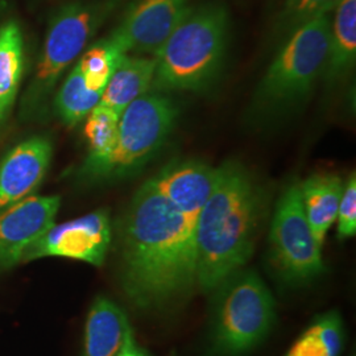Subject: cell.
<instances>
[{
  "label": "cell",
  "instance_id": "obj_1",
  "mask_svg": "<svg viewBox=\"0 0 356 356\" xmlns=\"http://www.w3.org/2000/svg\"><path fill=\"white\" fill-rule=\"evenodd\" d=\"M120 284L143 310H165L197 284L195 227L145 181L119 225Z\"/></svg>",
  "mask_w": 356,
  "mask_h": 356
},
{
  "label": "cell",
  "instance_id": "obj_2",
  "mask_svg": "<svg viewBox=\"0 0 356 356\" xmlns=\"http://www.w3.org/2000/svg\"><path fill=\"white\" fill-rule=\"evenodd\" d=\"M216 189L195 223L197 284L211 292L254 254L267 195L239 163H225Z\"/></svg>",
  "mask_w": 356,
  "mask_h": 356
},
{
  "label": "cell",
  "instance_id": "obj_3",
  "mask_svg": "<svg viewBox=\"0 0 356 356\" xmlns=\"http://www.w3.org/2000/svg\"><path fill=\"white\" fill-rule=\"evenodd\" d=\"M229 15L219 3L189 8L154 56L151 91H200L216 81L229 45Z\"/></svg>",
  "mask_w": 356,
  "mask_h": 356
},
{
  "label": "cell",
  "instance_id": "obj_4",
  "mask_svg": "<svg viewBox=\"0 0 356 356\" xmlns=\"http://www.w3.org/2000/svg\"><path fill=\"white\" fill-rule=\"evenodd\" d=\"M331 13L297 26L284 40L256 90L251 114L268 124L297 111L323 76L330 44Z\"/></svg>",
  "mask_w": 356,
  "mask_h": 356
},
{
  "label": "cell",
  "instance_id": "obj_5",
  "mask_svg": "<svg viewBox=\"0 0 356 356\" xmlns=\"http://www.w3.org/2000/svg\"><path fill=\"white\" fill-rule=\"evenodd\" d=\"M122 0H74L51 16L33 76L20 104L24 120L44 118L53 91Z\"/></svg>",
  "mask_w": 356,
  "mask_h": 356
},
{
  "label": "cell",
  "instance_id": "obj_6",
  "mask_svg": "<svg viewBox=\"0 0 356 356\" xmlns=\"http://www.w3.org/2000/svg\"><path fill=\"white\" fill-rule=\"evenodd\" d=\"M210 338L218 356H239L261 343L276 322V302L254 269H239L216 286Z\"/></svg>",
  "mask_w": 356,
  "mask_h": 356
},
{
  "label": "cell",
  "instance_id": "obj_7",
  "mask_svg": "<svg viewBox=\"0 0 356 356\" xmlns=\"http://www.w3.org/2000/svg\"><path fill=\"white\" fill-rule=\"evenodd\" d=\"M177 114L175 103L163 92L141 95L120 114L113 153L97 165L79 168L76 177L85 185H99L135 175L163 147Z\"/></svg>",
  "mask_w": 356,
  "mask_h": 356
},
{
  "label": "cell",
  "instance_id": "obj_8",
  "mask_svg": "<svg viewBox=\"0 0 356 356\" xmlns=\"http://www.w3.org/2000/svg\"><path fill=\"white\" fill-rule=\"evenodd\" d=\"M268 261L272 272L288 286H301L323 272L322 247L306 219L300 182L291 184L277 201L270 222Z\"/></svg>",
  "mask_w": 356,
  "mask_h": 356
},
{
  "label": "cell",
  "instance_id": "obj_9",
  "mask_svg": "<svg viewBox=\"0 0 356 356\" xmlns=\"http://www.w3.org/2000/svg\"><path fill=\"white\" fill-rule=\"evenodd\" d=\"M111 220L107 210H97L61 225H53L26 250L22 261L58 256L101 267L111 244Z\"/></svg>",
  "mask_w": 356,
  "mask_h": 356
},
{
  "label": "cell",
  "instance_id": "obj_10",
  "mask_svg": "<svg viewBox=\"0 0 356 356\" xmlns=\"http://www.w3.org/2000/svg\"><path fill=\"white\" fill-rule=\"evenodd\" d=\"M189 8V0H139L108 36L127 54L154 57Z\"/></svg>",
  "mask_w": 356,
  "mask_h": 356
},
{
  "label": "cell",
  "instance_id": "obj_11",
  "mask_svg": "<svg viewBox=\"0 0 356 356\" xmlns=\"http://www.w3.org/2000/svg\"><path fill=\"white\" fill-rule=\"evenodd\" d=\"M58 195H31L0 211V270L22 263L26 248L54 225Z\"/></svg>",
  "mask_w": 356,
  "mask_h": 356
},
{
  "label": "cell",
  "instance_id": "obj_12",
  "mask_svg": "<svg viewBox=\"0 0 356 356\" xmlns=\"http://www.w3.org/2000/svg\"><path fill=\"white\" fill-rule=\"evenodd\" d=\"M220 176V168L197 161H173L148 181L195 227Z\"/></svg>",
  "mask_w": 356,
  "mask_h": 356
},
{
  "label": "cell",
  "instance_id": "obj_13",
  "mask_svg": "<svg viewBox=\"0 0 356 356\" xmlns=\"http://www.w3.org/2000/svg\"><path fill=\"white\" fill-rule=\"evenodd\" d=\"M51 141L33 136L16 144L0 160V211L33 195L48 173Z\"/></svg>",
  "mask_w": 356,
  "mask_h": 356
},
{
  "label": "cell",
  "instance_id": "obj_14",
  "mask_svg": "<svg viewBox=\"0 0 356 356\" xmlns=\"http://www.w3.org/2000/svg\"><path fill=\"white\" fill-rule=\"evenodd\" d=\"M131 329L122 307L104 296H98L90 307L82 356H119Z\"/></svg>",
  "mask_w": 356,
  "mask_h": 356
},
{
  "label": "cell",
  "instance_id": "obj_15",
  "mask_svg": "<svg viewBox=\"0 0 356 356\" xmlns=\"http://www.w3.org/2000/svg\"><path fill=\"white\" fill-rule=\"evenodd\" d=\"M301 202L309 226L319 245L337 220L343 193L342 178L334 173H318L300 182Z\"/></svg>",
  "mask_w": 356,
  "mask_h": 356
},
{
  "label": "cell",
  "instance_id": "obj_16",
  "mask_svg": "<svg viewBox=\"0 0 356 356\" xmlns=\"http://www.w3.org/2000/svg\"><path fill=\"white\" fill-rule=\"evenodd\" d=\"M356 63V0H341L331 11L330 44L323 78L341 83Z\"/></svg>",
  "mask_w": 356,
  "mask_h": 356
},
{
  "label": "cell",
  "instance_id": "obj_17",
  "mask_svg": "<svg viewBox=\"0 0 356 356\" xmlns=\"http://www.w3.org/2000/svg\"><path fill=\"white\" fill-rule=\"evenodd\" d=\"M156 57L126 54L103 90L101 102L120 115L152 86Z\"/></svg>",
  "mask_w": 356,
  "mask_h": 356
},
{
  "label": "cell",
  "instance_id": "obj_18",
  "mask_svg": "<svg viewBox=\"0 0 356 356\" xmlns=\"http://www.w3.org/2000/svg\"><path fill=\"white\" fill-rule=\"evenodd\" d=\"M24 74V38L20 24L0 23V131L13 113Z\"/></svg>",
  "mask_w": 356,
  "mask_h": 356
},
{
  "label": "cell",
  "instance_id": "obj_19",
  "mask_svg": "<svg viewBox=\"0 0 356 356\" xmlns=\"http://www.w3.org/2000/svg\"><path fill=\"white\" fill-rule=\"evenodd\" d=\"M343 342L342 317L330 310L310 323L285 356H339Z\"/></svg>",
  "mask_w": 356,
  "mask_h": 356
},
{
  "label": "cell",
  "instance_id": "obj_20",
  "mask_svg": "<svg viewBox=\"0 0 356 356\" xmlns=\"http://www.w3.org/2000/svg\"><path fill=\"white\" fill-rule=\"evenodd\" d=\"M102 92L88 89L85 79L74 66L65 78L54 98V110L66 126L74 127L101 102Z\"/></svg>",
  "mask_w": 356,
  "mask_h": 356
},
{
  "label": "cell",
  "instance_id": "obj_21",
  "mask_svg": "<svg viewBox=\"0 0 356 356\" xmlns=\"http://www.w3.org/2000/svg\"><path fill=\"white\" fill-rule=\"evenodd\" d=\"M126 54L110 36L97 41L88 51H82L76 66L83 76L88 89L103 92L108 79Z\"/></svg>",
  "mask_w": 356,
  "mask_h": 356
},
{
  "label": "cell",
  "instance_id": "obj_22",
  "mask_svg": "<svg viewBox=\"0 0 356 356\" xmlns=\"http://www.w3.org/2000/svg\"><path fill=\"white\" fill-rule=\"evenodd\" d=\"M120 115L98 103L86 116L83 134L89 144V154L81 168H89L104 161L114 151Z\"/></svg>",
  "mask_w": 356,
  "mask_h": 356
},
{
  "label": "cell",
  "instance_id": "obj_23",
  "mask_svg": "<svg viewBox=\"0 0 356 356\" xmlns=\"http://www.w3.org/2000/svg\"><path fill=\"white\" fill-rule=\"evenodd\" d=\"M341 0H285L282 4L276 29L277 33L288 36L297 26L310 19L329 13Z\"/></svg>",
  "mask_w": 356,
  "mask_h": 356
},
{
  "label": "cell",
  "instance_id": "obj_24",
  "mask_svg": "<svg viewBox=\"0 0 356 356\" xmlns=\"http://www.w3.org/2000/svg\"><path fill=\"white\" fill-rule=\"evenodd\" d=\"M338 229L337 236L339 241L355 236L356 234V177L353 173L346 185H343V193L341 197V202L338 207Z\"/></svg>",
  "mask_w": 356,
  "mask_h": 356
},
{
  "label": "cell",
  "instance_id": "obj_25",
  "mask_svg": "<svg viewBox=\"0 0 356 356\" xmlns=\"http://www.w3.org/2000/svg\"><path fill=\"white\" fill-rule=\"evenodd\" d=\"M119 356H152L145 348H143L141 346L138 344L135 337H134V332L132 329H129L126 335V339H124V344H123V348H122V353Z\"/></svg>",
  "mask_w": 356,
  "mask_h": 356
},
{
  "label": "cell",
  "instance_id": "obj_26",
  "mask_svg": "<svg viewBox=\"0 0 356 356\" xmlns=\"http://www.w3.org/2000/svg\"><path fill=\"white\" fill-rule=\"evenodd\" d=\"M6 8H7V3L4 0H0V23H1L3 15L6 13Z\"/></svg>",
  "mask_w": 356,
  "mask_h": 356
},
{
  "label": "cell",
  "instance_id": "obj_27",
  "mask_svg": "<svg viewBox=\"0 0 356 356\" xmlns=\"http://www.w3.org/2000/svg\"><path fill=\"white\" fill-rule=\"evenodd\" d=\"M353 356H355V355H353Z\"/></svg>",
  "mask_w": 356,
  "mask_h": 356
}]
</instances>
